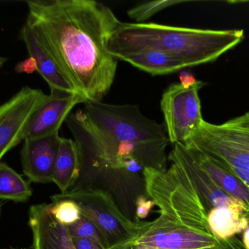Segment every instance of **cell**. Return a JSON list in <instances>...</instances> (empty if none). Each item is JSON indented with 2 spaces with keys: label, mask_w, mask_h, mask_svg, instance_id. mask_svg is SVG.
<instances>
[{
  "label": "cell",
  "mask_w": 249,
  "mask_h": 249,
  "mask_svg": "<svg viewBox=\"0 0 249 249\" xmlns=\"http://www.w3.org/2000/svg\"><path fill=\"white\" fill-rule=\"evenodd\" d=\"M8 60V58H6V57H0V69L3 67L4 64H5L6 61Z\"/></svg>",
  "instance_id": "obj_28"
},
{
  "label": "cell",
  "mask_w": 249,
  "mask_h": 249,
  "mask_svg": "<svg viewBox=\"0 0 249 249\" xmlns=\"http://www.w3.org/2000/svg\"><path fill=\"white\" fill-rule=\"evenodd\" d=\"M205 83L197 80L189 89L180 83L170 85L162 95L160 108L170 143L184 144L203 121L199 91Z\"/></svg>",
  "instance_id": "obj_7"
},
{
  "label": "cell",
  "mask_w": 249,
  "mask_h": 249,
  "mask_svg": "<svg viewBox=\"0 0 249 249\" xmlns=\"http://www.w3.org/2000/svg\"><path fill=\"white\" fill-rule=\"evenodd\" d=\"M137 249V248H136ZM140 249V248H139V249Z\"/></svg>",
  "instance_id": "obj_31"
},
{
  "label": "cell",
  "mask_w": 249,
  "mask_h": 249,
  "mask_svg": "<svg viewBox=\"0 0 249 249\" xmlns=\"http://www.w3.org/2000/svg\"><path fill=\"white\" fill-rule=\"evenodd\" d=\"M178 76H179L180 84L185 89L192 87L197 81L194 75L189 71H183L182 70V71L180 72Z\"/></svg>",
  "instance_id": "obj_25"
},
{
  "label": "cell",
  "mask_w": 249,
  "mask_h": 249,
  "mask_svg": "<svg viewBox=\"0 0 249 249\" xmlns=\"http://www.w3.org/2000/svg\"><path fill=\"white\" fill-rule=\"evenodd\" d=\"M168 159L170 162H177L188 174L208 213L213 209L228 208L247 214V206L225 193L196 162L182 144H174L172 150L168 153Z\"/></svg>",
  "instance_id": "obj_9"
},
{
  "label": "cell",
  "mask_w": 249,
  "mask_h": 249,
  "mask_svg": "<svg viewBox=\"0 0 249 249\" xmlns=\"http://www.w3.org/2000/svg\"><path fill=\"white\" fill-rule=\"evenodd\" d=\"M243 245L245 249H249V225L244 231L243 235Z\"/></svg>",
  "instance_id": "obj_27"
},
{
  "label": "cell",
  "mask_w": 249,
  "mask_h": 249,
  "mask_svg": "<svg viewBox=\"0 0 249 249\" xmlns=\"http://www.w3.org/2000/svg\"><path fill=\"white\" fill-rule=\"evenodd\" d=\"M71 239L76 249H105L97 243L86 238L71 236Z\"/></svg>",
  "instance_id": "obj_24"
},
{
  "label": "cell",
  "mask_w": 249,
  "mask_h": 249,
  "mask_svg": "<svg viewBox=\"0 0 249 249\" xmlns=\"http://www.w3.org/2000/svg\"><path fill=\"white\" fill-rule=\"evenodd\" d=\"M187 151L225 193L247 206V216L249 218V187L236 175L212 156L195 149H187Z\"/></svg>",
  "instance_id": "obj_14"
},
{
  "label": "cell",
  "mask_w": 249,
  "mask_h": 249,
  "mask_svg": "<svg viewBox=\"0 0 249 249\" xmlns=\"http://www.w3.org/2000/svg\"><path fill=\"white\" fill-rule=\"evenodd\" d=\"M51 212L60 224L66 227L77 222L82 215L78 205L75 202L67 199L51 203Z\"/></svg>",
  "instance_id": "obj_21"
},
{
  "label": "cell",
  "mask_w": 249,
  "mask_h": 249,
  "mask_svg": "<svg viewBox=\"0 0 249 249\" xmlns=\"http://www.w3.org/2000/svg\"><path fill=\"white\" fill-rule=\"evenodd\" d=\"M213 249H245L244 245L241 244L239 240L234 238L227 240L222 245Z\"/></svg>",
  "instance_id": "obj_26"
},
{
  "label": "cell",
  "mask_w": 249,
  "mask_h": 249,
  "mask_svg": "<svg viewBox=\"0 0 249 249\" xmlns=\"http://www.w3.org/2000/svg\"><path fill=\"white\" fill-rule=\"evenodd\" d=\"M187 1V0H155L146 1L129 9L127 14L130 19L136 20V23H145L146 20L159 12Z\"/></svg>",
  "instance_id": "obj_19"
},
{
  "label": "cell",
  "mask_w": 249,
  "mask_h": 249,
  "mask_svg": "<svg viewBox=\"0 0 249 249\" xmlns=\"http://www.w3.org/2000/svg\"><path fill=\"white\" fill-rule=\"evenodd\" d=\"M121 249H136V247H124V248H123Z\"/></svg>",
  "instance_id": "obj_29"
},
{
  "label": "cell",
  "mask_w": 249,
  "mask_h": 249,
  "mask_svg": "<svg viewBox=\"0 0 249 249\" xmlns=\"http://www.w3.org/2000/svg\"><path fill=\"white\" fill-rule=\"evenodd\" d=\"M244 39L243 29L216 30L121 21L108 50L114 57L149 48L159 50L191 67L213 62Z\"/></svg>",
  "instance_id": "obj_3"
},
{
  "label": "cell",
  "mask_w": 249,
  "mask_h": 249,
  "mask_svg": "<svg viewBox=\"0 0 249 249\" xmlns=\"http://www.w3.org/2000/svg\"><path fill=\"white\" fill-rule=\"evenodd\" d=\"M19 38L24 42L29 57L36 61L37 72L48 83L51 92L58 90L80 95L64 76L53 58L38 42L35 32L26 22L20 29Z\"/></svg>",
  "instance_id": "obj_13"
},
{
  "label": "cell",
  "mask_w": 249,
  "mask_h": 249,
  "mask_svg": "<svg viewBox=\"0 0 249 249\" xmlns=\"http://www.w3.org/2000/svg\"><path fill=\"white\" fill-rule=\"evenodd\" d=\"M82 163L80 149L75 140L61 137L55 160L53 183L65 193L72 188L80 178Z\"/></svg>",
  "instance_id": "obj_15"
},
{
  "label": "cell",
  "mask_w": 249,
  "mask_h": 249,
  "mask_svg": "<svg viewBox=\"0 0 249 249\" xmlns=\"http://www.w3.org/2000/svg\"><path fill=\"white\" fill-rule=\"evenodd\" d=\"M59 134L23 140L20 152L23 174L31 182H53L54 168L59 148Z\"/></svg>",
  "instance_id": "obj_11"
},
{
  "label": "cell",
  "mask_w": 249,
  "mask_h": 249,
  "mask_svg": "<svg viewBox=\"0 0 249 249\" xmlns=\"http://www.w3.org/2000/svg\"><path fill=\"white\" fill-rule=\"evenodd\" d=\"M208 224L217 239L226 241L244 232L249 225V218L247 213L233 209L218 208L209 211Z\"/></svg>",
  "instance_id": "obj_17"
},
{
  "label": "cell",
  "mask_w": 249,
  "mask_h": 249,
  "mask_svg": "<svg viewBox=\"0 0 249 249\" xmlns=\"http://www.w3.org/2000/svg\"><path fill=\"white\" fill-rule=\"evenodd\" d=\"M0 216H1V204H0Z\"/></svg>",
  "instance_id": "obj_30"
},
{
  "label": "cell",
  "mask_w": 249,
  "mask_h": 249,
  "mask_svg": "<svg viewBox=\"0 0 249 249\" xmlns=\"http://www.w3.org/2000/svg\"><path fill=\"white\" fill-rule=\"evenodd\" d=\"M46 96L40 89L24 86L0 105V162L7 152L24 140L32 114Z\"/></svg>",
  "instance_id": "obj_8"
},
{
  "label": "cell",
  "mask_w": 249,
  "mask_h": 249,
  "mask_svg": "<svg viewBox=\"0 0 249 249\" xmlns=\"http://www.w3.org/2000/svg\"><path fill=\"white\" fill-rule=\"evenodd\" d=\"M15 70L18 73H33L34 72L37 71L36 61L32 57H29L24 61L18 63L15 67Z\"/></svg>",
  "instance_id": "obj_23"
},
{
  "label": "cell",
  "mask_w": 249,
  "mask_h": 249,
  "mask_svg": "<svg viewBox=\"0 0 249 249\" xmlns=\"http://www.w3.org/2000/svg\"><path fill=\"white\" fill-rule=\"evenodd\" d=\"M146 194L159 209L152 225L124 247L147 249H213L217 239L208 224V211L185 171L171 162L164 171L143 170Z\"/></svg>",
  "instance_id": "obj_2"
},
{
  "label": "cell",
  "mask_w": 249,
  "mask_h": 249,
  "mask_svg": "<svg viewBox=\"0 0 249 249\" xmlns=\"http://www.w3.org/2000/svg\"><path fill=\"white\" fill-rule=\"evenodd\" d=\"M52 203L57 200L75 202L82 214L100 230L109 249H121L143 234L152 222H133L123 214L109 194L96 189L71 190L51 196Z\"/></svg>",
  "instance_id": "obj_5"
},
{
  "label": "cell",
  "mask_w": 249,
  "mask_h": 249,
  "mask_svg": "<svg viewBox=\"0 0 249 249\" xmlns=\"http://www.w3.org/2000/svg\"><path fill=\"white\" fill-rule=\"evenodd\" d=\"M67 228L71 236L90 240L93 242L97 243L104 249H109L107 242L100 230L92 221L83 214L77 222Z\"/></svg>",
  "instance_id": "obj_20"
},
{
  "label": "cell",
  "mask_w": 249,
  "mask_h": 249,
  "mask_svg": "<svg viewBox=\"0 0 249 249\" xmlns=\"http://www.w3.org/2000/svg\"><path fill=\"white\" fill-rule=\"evenodd\" d=\"M26 22L38 42L87 101L102 102L115 81L118 60L108 50L121 23L94 0H30Z\"/></svg>",
  "instance_id": "obj_1"
},
{
  "label": "cell",
  "mask_w": 249,
  "mask_h": 249,
  "mask_svg": "<svg viewBox=\"0 0 249 249\" xmlns=\"http://www.w3.org/2000/svg\"><path fill=\"white\" fill-rule=\"evenodd\" d=\"M32 192L30 184L20 174L4 162H0V200L26 203Z\"/></svg>",
  "instance_id": "obj_18"
},
{
  "label": "cell",
  "mask_w": 249,
  "mask_h": 249,
  "mask_svg": "<svg viewBox=\"0 0 249 249\" xmlns=\"http://www.w3.org/2000/svg\"><path fill=\"white\" fill-rule=\"evenodd\" d=\"M115 58L129 63L136 68L152 76H163L187 68L184 62L174 56L156 49L118 54Z\"/></svg>",
  "instance_id": "obj_16"
},
{
  "label": "cell",
  "mask_w": 249,
  "mask_h": 249,
  "mask_svg": "<svg viewBox=\"0 0 249 249\" xmlns=\"http://www.w3.org/2000/svg\"><path fill=\"white\" fill-rule=\"evenodd\" d=\"M81 109L95 130L137 147L149 159L152 169L160 172L168 169L170 142L165 126L145 116L138 105L87 101Z\"/></svg>",
  "instance_id": "obj_4"
},
{
  "label": "cell",
  "mask_w": 249,
  "mask_h": 249,
  "mask_svg": "<svg viewBox=\"0 0 249 249\" xmlns=\"http://www.w3.org/2000/svg\"><path fill=\"white\" fill-rule=\"evenodd\" d=\"M81 163L80 178L71 190L90 188L102 190L111 196L129 220L142 222L136 217V203L139 197H148L143 172L126 168H107L82 159Z\"/></svg>",
  "instance_id": "obj_6"
},
{
  "label": "cell",
  "mask_w": 249,
  "mask_h": 249,
  "mask_svg": "<svg viewBox=\"0 0 249 249\" xmlns=\"http://www.w3.org/2000/svg\"><path fill=\"white\" fill-rule=\"evenodd\" d=\"M155 206V202L146 196H142L136 200V215L139 220L143 221L147 217L151 210Z\"/></svg>",
  "instance_id": "obj_22"
},
{
  "label": "cell",
  "mask_w": 249,
  "mask_h": 249,
  "mask_svg": "<svg viewBox=\"0 0 249 249\" xmlns=\"http://www.w3.org/2000/svg\"><path fill=\"white\" fill-rule=\"evenodd\" d=\"M86 102V99L79 94L51 91L32 114L25 131L24 140L58 134L73 108Z\"/></svg>",
  "instance_id": "obj_10"
},
{
  "label": "cell",
  "mask_w": 249,
  "mask_h": 249,
  "mask_svg": "<svg viewBox=\"0 0 249 249\" xmlns=\"http://www.w3.org/2000/svg\"><path fill=\"white\" fill-rule=\"evenodd\" d=\"M33 249H76L68 228L51 212V204L33 205L29 211Z\"/></svg>",
  "instance_id": "obj_12"
}]
</instances>
